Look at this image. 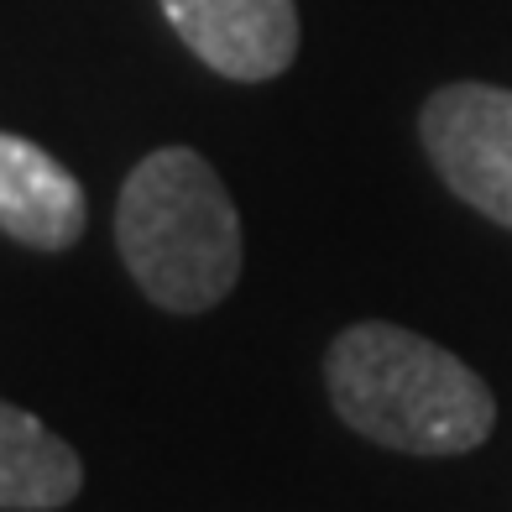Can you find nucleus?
I'll return each mask as SVG.
<instances>
[{"instance_id":"1","label":"nucleus","mask_w":512,"mask_h":512,"mask_svg":"<svg viewBox=\"0 0 512 512\" xmlns=\"http://www.w3.org/2000/svg\"><path fill=\"white\" fill-rule=\"evenodd\" d=\"M335 413L371 445L465 455L497 424V398L460 356L403 324H351L324 356Z\"/></svg>"},{"instance_id":"6","label":"nucleus","mask_w":512,"mask_h":512,"mask_svg":"<svg viewBox=\"0 0 512 512\" xmlns=\"http://www.w3.org/2000/svg\"><path fill=\"white\" fill-rule=\"evenodd\" d=\"M79 486H84V465L74 445H63L27 408L0 403V507L53 512L74 502Z\"/></svg>"},{"instance_id":"4","label":"nucleus","mask_w":512,"mask_h":512,"mask_svg":"<svg viewBox=\"0 0 512 512\" xmlns=\"http://www.w3.org/2000/svg\"><path fill=\"white\" fill-rule=\"evenodd\" d=\"M162 16L199 63L236 84L277 79L298 53L293 0H162Z\"/></svg>"},{"instance_id":"5","label":"nucleus","mask_w":512,"mask_h":512,"mask_svg":"<svg viewBox=\"0 0 512 512\" xmlns=\"http://www.w3.org/2000/svg\"><path fill=\"white\" fill-rule=\"evenodd\" d=\"M89 204L79 178L27 136L0 131V230L32 251H63L84 236Z\"/></svg>"},{"instance_id":"3","label":"nucleus","mask_w":512,"mask_h":512,"mask_svg":"<svg viewBox=\"0 0 512 512\" xmlns=\"http://www.w3.org/2000/svg\"><path fill=\"white\" fill-rule=\"evenodd\" d=\"M424 152L450 194L512 230V89L445 84L418 115Z\"/></svg>"},{"instance_id":"2","label":"nucleus","mask_w":512,"mask_h":512,"mask_svg":"<svg viewBox=\"0 0 512 512\" xmlns=\"http://www.w3.org/2000/svg\"><path fill=\"white\" fill-rule=\"evenodd\" d=\"M115 246L157 309L204 314L241 277V215L220 173L189 147H157L115 204Z\"/></svg>"}]
</instances>
